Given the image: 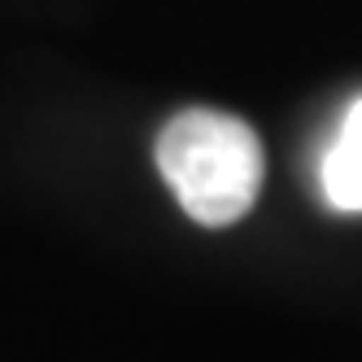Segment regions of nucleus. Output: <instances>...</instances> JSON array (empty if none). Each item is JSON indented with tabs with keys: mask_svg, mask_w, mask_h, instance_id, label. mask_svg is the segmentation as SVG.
Instances as JSON below:
<instances>
[{
	"mask_svg": "<svg viewBox=\"0 0 362 362\" xmlns=\"http://www.w3.org/2000/svg\"><path fill=\"white\" fill-rule=\"evenodd\" d=\"M153 158L184 214L201 227L240 223L262 188V140L223 110H179L153 144Z\"/></svg>",
	"mask_w": 362,
	"mask_h": 362,
	"instance_id": "f257e3e1",
	"label": "nucleus"
},
{
	"mask_svg": "<svg viewBox=\"0 0 362 362\" xmlns=\"http://www.w3.org/2000/svg\"><path fill=\"white\" fill-rule=\"evenodd\" d=\"M323 197L332 201V210H362V96L345 110L341 136L332 140L323 158Z\"/></svg>",
	"mask_w": 362,
	"mask_h": 362,
	"instance_id": "f03ea898",
	"label": "nucleus"
}]
</instances>
